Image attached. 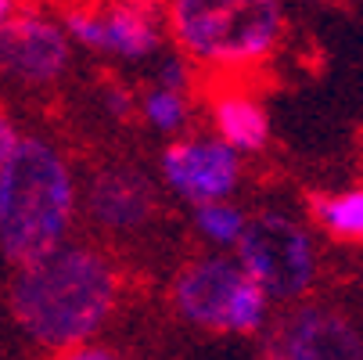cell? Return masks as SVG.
<instances>
[{
	"instance_id": "cell-1",
	"label": "cell",
	"mask_w": 363,
	"mask_h": 360,
	"mask_svg": "<svg viewBox=\"0 0 363 360\" xmlns=\"http://www.w3.org/2000/svg\"><path fill=\"white\" fill-rule=\"evenodd\" d=\"M116 302V274L90 249H50L40 260L22 263L11 310L18 324L50 349L86 342Z\"/></svg>"
},
{
	"instance_id": "cell-2",
	"label": "cell",
	"mask_w": 363,
	"mask_h": 360,
	"mask_svg": "<svg viewBox=\"0 0 363 360\" xmlns=\"http://www.w3.org/2000/svg\"><path fill=\"white\" fill-rule=\"evenodd\" d=\"M72 217V180L58 151L43 141H18L0 166V249L11 263H33L58 249Z\"/></svg>"
},
{
	"instance_id": "cell-3",
	"label": "cell",
	"mask_w": 363,
	"mask_h": 360,
	"mask_svg": "<svg viewBox=\"0 0 363 360\" xmlns=\"http://www.w3.org/2000/svg\"><path fill=\"white\" fill-rule=\"evenodd\" d=\"M177 40L201 62L248 65L281 33L277 0H173Z\"/></svg>"
},
{
	"instance_id": "cell-4",
	"label": "cell",
	"mask_w": 363,
	"mask_h": 360,
	"mask_svg": "<svg viewBox=\"0 0 363 360\" xmlns=\"http://www.w3.org/2000/svg\"><path fill=\"white\" fill-rule=\"evenodd\" d=\"M241 267L267 295H298L313 278V252L302 227L284 217H259L238 234Z\"/></svg>"
},
{
	"instance_id": "cell-5",
	"label": "cell",
	"mask_w": 363,
	"mask_h": 360,
	"mask_svg": "<svg viewBox=\"0 0 363 360\" xmlns=\"http://www.w3.org/2000/svg\"><path fill=\"white\" fill-rule=\"evenodd\" d=\"M245 281H248V274L223 260L191 263L177 278V306L187 321H194L201 328L230 332V314H234V302H238Z\"/></svg>"
},
{
	"instance_id": "cell-6",
	"label": "cell",
	"mask_w": 363,
	"mask_h": 360,
	"mask_svg": "<svg viewBox=\"0 0 363 360\" xmlns=\"http://www.w3.org/2000/svg\"><path fill=\"white\" fill-rule=\"evenodd\" d=\"M65 62H69V43L58 33V26L33 15L0 26V69L8 76L43 83L55 80L65 69Z\"/></svg>"
},
{
	"instance_id": "cell-7",
	"label": "cell",
	"mask_w": 363,
	"mask_h": 360,
	"mask_svg": "<svg viewBox=\"0 0 363 360\" xmlns=\"http://www.w3.org/2000/svg\"><path fill=\"white\" fill-rule=\"evenodd\" d=\"M166 177L169 184L187 195L191 202H216L223 198L234 180H238V159L234 148L220 141H205V144H173L166 151Z\"/></svg>"
},
{
	"instance_id": "cell-8",
	"label": "cell",
	"mask_w": 363,
	"mask_h": 360,
	"mask_svg": "<svg viewBox=\"0 0 363 360\" xmlns=\"http://www.w3.org/2000/svg\"><path fill=\"white\" fill-rule=\"evenodd\" d=\"M274 353L277 356H302V360H313V356H359L363 342L335 314L298 310L295 317H288L281 324Z\"/></svg>"
},
{
	"instance_id": "cell-9",
	"label": "cell",
	"mask_w": 363,
	"mask_h": 360,
	"mask_svg": "<svg viewBox=\"0 0 363 360\" xmlns=\"http://www.w3.org/2000/svg\"><path fill=\"white\" fill-rule=\"evenodd\" d=\"M151 209V187L133 170H105L90 184V213L105 227H140Z\"/></svg>"
},
{
	"instance_id": "cell-10",
	"label": "cell",
	"mask_w": 363,
	"mask_h": 360,
	"mask_svg": "<svg viewBox=\"0 0 363 360\" xmlns=\"http://www.w3.org/2000/svg\"><path fill=\"white\" fill-rule=\"evenodd\" d=\"M155 4L151 0H126L101 18V47L126 58H144L155 50Z\"/></svg>"
},
{
	"instance_id": "cell-11",
	"label": "cell",
	"mask_w": 363,
	"mask_h": 360,
	"mask_svg": "<svg viewBox=\"0 0 363 360\" xmlns=\"http://www.w3.org/2000/svg\"><path fill=\"white\" fill-rule=\"evenodd\" d=\"M216 126L230 148H263L267 144V116L248 97H223L216 105Z\"/></svg>"
},
{
	"instance_id": "cell-12",
	"label": "cell",
	"mask_w": 363,
	"mask_h": 360,
	"mask_svg": "<svg viewBox=\"0 0 363 360\" xmlns=\"http://www.w3.org/2000/svg\"><path fill=\"white\" fill-rule=\"evenodd\" d=\"M313 213L317 220L342 234V238H363V191H349L338 198H313Z\"/></svg>"
},
{
	"instance_id": "cell-13",
	"label": "cell",
	"mask_w": 363,
	"mask_h": 360,
	"mask_svg": "<svg viewBox=\"0 0 363 360\" xmlns=\"http://www.w3.org/2000/svg\"><path fill=\"white\" fill-rule=\"evenodd\" d=\"M198 224L201 231L209 234L213 241H238L241 227H245V217L230 205H220V202H201V213H198Z\"/></svg>"
},
{
	"instance_id": "cell-14",
	"label": "cell",
	"mask_w": 363,
	"mask_h": 360,
	"mask_svg": "<svg viewBox=\"0 0 363 360\" xmlns=\"http://www.w3.org/2000/svg\"><path fill=\"white\" fill-rule=\"evenodd\" d=\"M147 119H151L155 126H162V130L180 126V119H184V101H180V94H177L173 87H162V90L147 94Z\"/></svg>"
},
{
	"instance_id": "cell-15",
	"label": "cell",
	"mask_w": 363,
	"mask_h": 360,
	"mask_svg": "<svg viewBox=\"0 0 363 360\" xmlns=\"http://www.w3.org/2000/svg\"><path fill=\"white\" fill-rule=\"evenodd\" d=\"M18 130H15V123L4 116V112H0V166H4L11 156H15V148H18Z\"/></svg>"
},
{
	"instance_id": "cell-16",
	"label": "cell",
	"mask_w": 363,
	"mask_h": 360,
	"mask_svg": "<svg viewBox=\"0 0 363 360\" xmlns=\"http://www.w3.org/2000/svg\"><path fill=\"white\" fill-rule=\"evenodd\" d=\"M162 83H166V87H173V90H180V87L187 83V72H184L177 62H169V65L162 69Z\"/></svg>"
},
{
	"instance_id": "cell-17",
	"label": "cell",
	"mask_w": 363,
	"mask_h": 360,
	"mask_svg": "<svg viewBox=\"0 0 363 360\" xmlns=\"http://www.w3.org/2000/svg\"><path fill=\"white\" fill-rule=\"evenodd\" d=\"M108 105H112V112H116V116H123V112L130 109V97H126V94H119V90H112V94H108Z\"/></svg>"
},
{
	"instance_id": "cell-18",
	"label": "cell",
	"mask_w": 363,
	"mask_h": 360,
	"mask_svg": "<svg viewBox=\"0 0 363 360\" xmlns=\"http://www.w3.org/2000/svg\"><path fill=\"white\" fill-rule=\"evenodd\" d=\"M8 11H11V0H0V26L8 22Z\"/></svg>"
}]
</instances>
